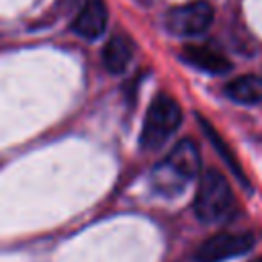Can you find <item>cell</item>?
<instances>
[{
    "mask_svg": "<svg viewBox=\"0 0 262 262\" xmlns=\"http://www.w3.org/2000/svg\"><path fill=\"white\" fill-rule=\"evenodd\" d=\"M199 123H201V127H203V131H205V135L209 137V141L213 143V147H215V151L223 158V162L227 164V168L233 172V176L250 190V182H248V178H246V174H244V170H242V166H239V162H237V158L233 156V151L229 149V145L225 143V139L211 127V123L209 121H205L203 117H199Z\"/></svg>",
    "mask_w": 262,
    "mask_h": 262,
    "instance_id": "30bf717a",
    "label": "cell"
},
{
    "mask_svg": "<svg viewBox=\"0 0 262 262\" xmlns=\"http://www.w3.org/2000/svg\"><path fill=\"white\" fill-rule=\"evenodd\" d=\"M235 209L233 190L219 170H207L201 176L194 194V215L203 223H221Z\"/></svg>",
    "mask_w": 262,
    "mask_h": 262,
    "instance_id": "7a4b0ae2",
    "label": "cell"
},
{
    "mask_svg": "<svg viewBox=\"0 0 262 262\" xmlns=\"http://www.w3.org/2000/svg\"><path fill=\"white\" fill-rule=\"evenodd\" d=\"M133 59V45L127 37L117 35L113 37L102 49V63L111 74H121Z\"/></svg>",
    "mask_w": 262,
    "mask_h": 262,
    "instance_id": "9c48e42d",
    "label": "cell"
},
{
    "mask_svg": "<svg viewBox=\"0 0 262 262\" xmlns=\"http://www.w3.org/2000/svg\"><path fill=\"white\" fill-rule=\"evenodd\" d=\"M225 94L237 104H258L262 102V78L252 74L237 76L225 86Z\"/></svg>",
    "mask_w": 262,
    "mask_h": 262,
    "instance_id": "ba28073f",
    "label": "cell"
},
{
    "mask_svg": "<svg viewBox=\"0 0 262 262\" xmlns=\"http://www.w3.org/2000/svg\"><path fill=\"white\" fill-rule=\"evenodd\" d=\"M180 57L192 68H199L207 74H225L231 70V63L223 53L211 47H205V45H186Z\"/></svg>",
    "mask_w": 262,
    "mask_h": 262,
    "instance_id": "52a82bcc",
    "label": "cell"
},
{
    "mask_svg": "<svg viewBox=\"0 0 262 262\" xmlns=\"http://www.w3.org/2000/svg\"><path fill=\"white\" fill-rule=\"evenodd\" d=\"M254 262H262V258H258V260H254Z\"/></svg>",
    "mask_w": 262,
    "mask_h": 262,
    "instance_id": "8fae6325",
    "label": "cell"
},
{
    "mask_svg": "<svg viewBox=\"0 0 262 262\" xmlns=\"http://www.w3.org/2000/svg\"><path fill=\"white\" fill-rule=\"evenodd\" d=\"M256 246V235L252 231H223L205 239L196 248V262H225L250 252Z\"/></svg>",
    "mask_w": 262,
    "mask_h": 262,
    "instance_id": "277c9868",
    "label": "cell"
},
{
    "mask_svg": "<svg viewBox=\"0 0 262 262\" xmlns=\"http://www.w3.org/2000/svg\"><path fill=\"white\" fill-rule=\"evenodd\" d=\"M182 123V108L170 94H158L151 104L147 106L139 143L143 149L156 151L160 149L180 127Z\"/></svg>",
    "mask_w": 262,
    "mask_h": 262,
    "instance_id": "3957f363",
    "label": "cell"
},
{
    "mask_svg": "<svg viewBox=\"0 0 262 262\" xmlns=\"http://www.w3.org/2000/svg\"><path fill=\"white\" fill-rule=\"evenodd\" d=\"M108 25V8L102 0H88L72 20V31L88 41L98 39Z\"/></svg>",
    "mask_w": 262,
    "mask_h": 262,
    "instance_id": "8992f818",
    "label": "cell"
},
{
    "mask_svg": "<svg viewBox=\"0 0 262 262\" xmlns=\"http://www.w3.org/2000/svg\"><path fill=\"white\" fill-rule=\"evenodd\" d=\"M201 151L192 139H180L168 156L156 164L149 182L151 188L162 196H176L199 176Z\"/></svg>",
    "mask_w": 262,
    "mask_h": 262,
    "instance_id": "6da1fadb",
    "label": "cell"
},
{
    "mask_svg": "<svg viewBox=\"0 0 262 262\" xmlns=\"http://www.w3.org/2000/svg\"><path fill=\"white\" fill-rule=\"evenodd\" d=\"M213 23V6L205 0H194L172 8L166 14V29L176 37L203 35Z\"/></svg>",
    "mask_w": 262,
    "mask_h": 262,
    "instance_id": "5b68a950",
    "label": "cell"
}]
</instances>
